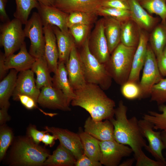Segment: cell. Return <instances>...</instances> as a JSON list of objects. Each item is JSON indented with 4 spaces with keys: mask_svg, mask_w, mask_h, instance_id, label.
I'll use <instances>...</instances> for the list:
<instances>
[{
    "mask_svg": "<svg viewBox=\"0 0 166 166\" xmlns=\"http://www.w3.org/2000/svg\"><path fill=\"white\" fill-rule=\"evenodd\" d=\"M103 90L98 85L87 83L74 90L75 96L71 105L84 109L94 120H110L114 115L115 103Z\"/></svg>",
    "mask_w": 166,
    "mask_h": 166,
    "instance_id": "obj_1",
    "label": "cell"
},
{
    "mask_svg": "<svg viewBox=\"0 0 166 166\" xmlns=\"http://www.w3.org/2000/svg\"><path fill=\"white\" fill-rule=\"evenodd\" d=\"M127 109L123 101L120 100L118 106L115 109V118L113 117L109 120L114 126L115 140L130 147L135 157L147 144L141 132L139 120L135 116L128 119Z\"/></svg>",
    "mask_w": 166,
    "mask_h": 166,
    "instance_id": "obj_2",
    "label": "cell"
},
{
    "mask_svg": "<svg viewBox=\"0 0 166 166\" xmlns=\"http://www.w3.org/2000/svg\"><path fill=\"white\" fill-rule=\"evenodd\" d=\"M49 155L48 150L27 136L19 138L14 143L11 152L10 165L41 166Z\"/></svg>",
    "mask_w": 166,
    "mask_h": 166,
    "instance_id": "obj_3",
    "label": "cell"
},
{
    "mask_svg": "<svg viewBox=\"0 0 166 166\" xmlns=\"http://www.w3.org/2000/svg\"><path fill=\"white\" fill-rule=\"evenodd\" d=\"M81 46L79 52L86 81L98 85L103 90L107 89L111 85L112 78L105 64L100 62L90 51L88 37Z\"/></svg>",
    "mask_w": 166,
    "mask_h": 166,
    "instance_id": "obj_4",
    "label": "cell"
},
{
    "mask_svg": "<svg viewBox=\"0 0 166 166\" xmlns=\"http://www.w3.org/2000/svg\"><path fill=\"white\" fill-rule=\"evenodd\" d=\"M136 48L127 46L120 42L105 64L112 79L121 85L128 79Z\"/></svg>",
    "mask_w": 166,
    "mask_h": 166,
    "instance_id": "obj_5",
    "label": "cell"
},
{
    "mask_svg": "<svg viewBox=\"0 0 166 166\" xmlns=\"http://www.w3.org/2000/svg\"><path fill=\"white\" fill-rule=\"evenodd\" d=\"M22 25L14 18L1 25L0 45L4 48L6 57L20 49L24 42L26 37Z\"/></svg>",
    "mask_w": 166,
    "mask_h": 166,
    "instance_id": "obj_6",
    "label": "cell"
},
{
    "mask_svg": "<svg viewBox=\"0 0 166 166\" xmlns=\"http://www.w3.org/2000/svg\"><path fill=\"white\" fill-rule=\"evenodd\" d=\"M25 25L23 30L25 37L28 38L30 42L29 53L36 59L44 56L43 26L38 13L33 12Z\"/></svg>",
    "mask_w": 166,
    "mask_h": 166,
    "instance_id": "obj_7",
    "label": "cell"
},
{
    "mask_svg": "<svg viewBox=\"0 0 166 166\" xmlns=\"http://www.w3.org/2000/svg\"><path fill=\"white\" fill-rule=\"evenodd\" d=\"M159 70L156 55L150 45H148L143 73L140 81L142 98L150 95L153 86L163 78Z\"/></svg>",
    "mask_w": 166,
    "mask_h": 166,
    "instance_id": "obj_8",
    "label": "cell"
},
{
    "mask_svg": "<svg viewBox=\"0 0 166 166\" xmlns=\"http://www.w3.org/2000/svg\"><path fill=\"white\" fill-rule=\"evenodd\" d=\"M99 143L101 151L100 162L105 166L119 165L123 157L128 156L133 152L130 147L115 140H99Z\"/></svg>",
    "mask_w": 166,
    "mask_h": 166,
    "instance_id": "obj_9",
    "label": "cell"
},
{
    "mask_svg": "<svg viewBox=\"0 0 166 166\" xmlns=\"http://www.w3.org/2000/svg\"><path fill=\"white\" fill-rule=\"evenodd\" d=\"M88 46L91 53L100 62L105 64L108 62L110 53L105 34L103 18L97 22L88 37Z\"/></svg>",
    "mask_w": 166,
    "mask_h": 166,
    "instance_id": "obj_10",
    "label": "cell"
},
{
    "mask_svg": "<svg viewBox=\"0 0 166 166\" xmlns=\"http://www.w3.org/2000/svg\"><path fill=\"white\" fill-rule=\"evenodd\" d=\"M139 124L142 134L148 142V144L144 148L156 160L166 165V159L162 154L164 147L161 132L154 131L153 124L144 119L139 120Z\"/></svg>",
    "mask_w": 166,
    "mask_h": 166,
    "instance_id": "obj_11",
    "label": "cell"
},
{
    "mask_svg": "<svg viewBox=\"0 0 166 166\" xmlns=\"http://www.w3.org/2000/svg\"><path fill=\"white\" fill-rule=\"evenodd\" d=\"M37 103L42 107L65 111H70L68 98L60 89L47 86L41 89Z\"/></svg>",
    "mask_w": 166,
    "mask_h": 166,
    "instance_id": "obj_12",
    "label": "cell"
},
{
    "mask_svg": "<svg viewBox=\"0 0 166 166\" xmlns=\"http://www.w3.org/2000/svg\"><path fill=\"white\" fill-rule=\"evenodd\" d=\"M65 66L70 84L74 90L84 86L86 83L82 62L76 44L72 49Z\"/></svg>",
    "mask_w": 166,
    "mask_h": 166,
    "instance_id": "obj_13",
    "label": "cell"
},
{
    "mask_svg": "<svg viewBox=\"0 0 166 166\" xmlns=\"http://www.w3.org/2000/svg\"><path fill=\"white\" fill-rule=\"evenodd\" d=\"M44 128L48 132L54 135L60 143L70 151L76 160L84 153L79 134L67 129L54 127L46 126Z\"/></svg>",
    "mask_w": 166,
    "mask_h": 166,
    "instance_id": "obj_14",
    "label": "cell"
},
{
    "mask_svg": "<svg viewBox=\"0 0 166 166\" xmlns=\"http://www.w3.org/2000/svg\"><path fill=\"white\" fill-rule=\"evenodd\" d=\"M43 26H55L64 32L69 31L67 25L68 14L53 6H48L39 2L37 8Z\"/></svg>",
    "mask_w": 166,
    "mask_h": 166,
    "instance_id": "obj_15",
    "label": "cell"
},
{
    "mask_svg": "<svg viewBox=\"0 0 166 166\" xmlns=\"http://www.w3.org/2000/svg\"><path fill=\"white\" fill-rule=\"evenodd\" d=\"M34 73L31 69L19 72L12 95L14 100H16L18 95H24L31 97L37 102L40 90L36 86Z\"/></svg>",
    "mask_w": 166,
    "mask_h": 166,
    "instance_id": "obj_16",
    "label": "cell"
},
{
    "mask_svg": "<svg viewBox=\"0 0 166 166\" xmlns=\"http://www.w3.org/2000/svg\"><path fill=\"white\" fill-rule=\"evenodd\" d=\"M103 0H56L53 6L67 14L79 12L96 14Z\"/></svg>",
    "mask_w": 166,
    "mask_h": 166,
    "instance_id": "obj_17",
    "label": "cell"
},
{
    "mask_svg": "<svg viewBox=\"0 0 166 166\" xmlns=\"http://www.w3.org/2000/svg\"><path fill=\"white\" fill-rule=\"evenodd\" d=\"M84 132L100 141L115 140L114 126L109 120L97 121L90 116L86 120Z\"/></svg>",
    "mask_w": 166,
    "mask_h": 166,
    "instance_id": "obj_18",
    "label": "cell"
},
{
    "mask_svg": "<svg viewBox=\"0 0 166 166\" xmlns=\"http://www.w3.org/2000/svg\"><path fill=\"white\" fill-rule=\"evenodd\" d=\"M148 38L147 32L141 29L139 42L134 54L131 70L128 81L139 82L140 73L146 55Z\"/></svg>",
    "mask_w": 166,
    "mask_h": 166,
    "instance_id": "obj_19",
    "label": "cell"
},
{
    "mask_svg": "<svg viewBox=\"0 0 166 166\" xmlns=\"http://www.w3.org/2000/svg\"><path fill=\"white\" fill-rule=\"evenodd\" d=\"M45 38L44 56L51 72L55 73L57 69L59 55L56 38L52 26H43Z\"/></svg>",
    "mask_w": 166,
    "mask_h": 166,
    "instance_id": "obj_20",
    "label": "cell"
},
{
    "mask_svg": "<svg viewBox=\"0 0 166 166\" xmlns=\"http://www.w3.org/2000/svg\"><path fill=\"white\" fill-rule=\"evenodd\" d=\"M130 18L141 29L146 31L154 28L156 18L151 15L140 4L138 0H128Z\"/></svg>",
    "mask_w": 166,
    "mask_h": 166,
    "instance_id": "obj_21",
    "label": "cell"
},
{
    "mask_svg": "<svg viewBox=\"0 0 166 166\" xmlns=\"http://www.w3.org/2000/svg\"><path fill=\"white\" fill-rule=\"evenodd\" d=\"M36 60V58L28 52L24 42L18 53L6 57L4 62L5 69L6 70L14 69L18 72L31 69Z\"/></svg>",
    "mask_w": 166,
    "mask_h": 166,
    "instance_id": "obj_22",
    "label": "cell"
},
{
    "mask_svg": "<svg viewBox=\"0 0 166 166\" xmlns=\"http://www.w3.org/2000/svg\"><path fill=\"white\" fill-rule=\"evenodd\" d=\"M55 34L58 52V61L65 64L68 61L73 45L74 40L69 30L64 32L55 26H52Z\"/></svg>",
    "mask_w": 166,
    "mask_h": 166,
    "instance_id": "obj_23",
    "label": "cell"
},
{
    "mask_svg": "<svg viewBox=\"0 0 166 166\" xmlns=\"http://www.w3.org/2000/svg\"><path fill=\"white\" fill-rule=\"evenodd\" d=\"M104 32L110 54L120 43L121 23L110 17H103Z\"/></svg>",
    "mask_w": 166,
    "mask_h": 166,
    "instance_id": "obj_24",
    "label": "cell"
},
{
    "mask_svg": "<svg viewBox=\"0 0 166 166\" xmlns=\"http://www.w3.org/2000/svg\"><path fill=\"white\" fill-rule=\"evenodd\" d=\"M53 77V86L61 90L70 103L75 96L74 90L69 82L65 64L58 62L57 69Z\"/></svg>",
    "mask_w": 166,
    "mask_h": 166,
    "instance_id": "obj_25",
    "label": "cell"
},
{
    "mask_svg": "<svg viewBox=\"0 0 166 166\" xmlns=\"http://www.w3.org/2000/svg\"><path fill=\"white\" fill-rule=\"evenodd\" d=\"M76 160L73 154L60 143L52 154L49 155L43 165L73 166H74Z\"/></svg>",
    "mask_w": 166,
    "mask_h": 166,
    "instance_id": "obj_26",
    "label": "cell"
},
{
    "mask_svg": "<svg viewBox=\"0 0 166 166\" xmlns=\"http://www.w3.org/2000/svg\"><path fill=\"white\" fill-rule=\"evenodd\" d=\"M37 77L35 83L37 88L41 89L44 86H53V78L44 56L36 58L31 69Z\"/></svg>",
    "mask_w": 166,
    "mask_h": 166,
    "instance_id": "obj_27",
    "label": "cell"
},
{
    "mask_svg": "<svg viewBox=\"0 0 166 166\" xmlns=\"http://www.w3.org/2000/svg\"><path fill=\"white\" fill-rule=\"evenodd\" d=\"M18 72L11 69L9 74L0 82V107L8 109L10 104L9 101L12 96L16 84Z\"/></svg>",
    "mask_w": 166,
    "mask_h": 166,
    "instance_id": "obj_28",
    "label": "cell"
},
{
    "mask_svg": "<svg viewBox=\"0 0 166 166\" xmlns=\"http://www.w3.org/2000/svg\"><path fill=\"white\" fill-rule=\"evenodd\" d=\"M140 30L131 18L122 22L120 42L127 46L137 47Z\"/></svg>",
    "mask_w": 166,
    "mask_h": 166,
    "instance_id": "obj_29",
    "label": "cell"
},
{
    "mask_svg": "<svg viewBox=\"0 0 166 166\" xmlns=\"http://www.w3.org/2000/svg\"><path fill=\"white\" fill-rule=\"evenodd\" d=\"M150 45L157 57L163 53L166 45V20L155 26L149 37Z\"/></svg>",
    "mask_w": 166,
    "mask_h": 166,
    "instance_id": "obj_30",
    "label": "cell"
},
{
    "mask_svg": "<svg viewBox=\"0 0 166 166\" xmlns=\"http://www.w3.org/2000/svg\"><path fill=\"white\" fill-rule=\"evenodd\" d=\"M79 134L84 154L93 160L100 161L101 151L99 140L84 131Z\"/></svg>",
    "mask_w": 166,
    "mask_h": 166,
    "instance_id": "obj_31",
    "label": "cell"
},
{
    "mask_svg": "<svg viewBox=\"0 0 166 166\" xmlns=\"http://www.w3.org/2000/svg\"><path fill=\"white\" fill-rule=\"evenodd\" d=\"M16 9L14 14L15 18L25 25L32 10L37 8L39 2L37 0H15Z\"/></svg>",
    "mask_w": 166,
    "mask_h": 166,
    "instance_id": "obj_32",
    "label": "cell"
},
{
    "mask_svg": "<svg viewBox=\"0 0 166 166\" xmlns=\"http://www.w3.org/2000/svg\"><path fill=\"white\" fill-rule=\"evenodd\" d=\"M158 108L161 113L149 111L148 114L143 115V119L151 123L154 130L166 131V105H159Z\"/></svg>",
    "mask_w": 166,
    "mask_h": 166,
    "instance_id": "obj_33",
    "label": "cell"
},
{
    "mask_svg": "<svg viewBox=\"0 0 166 166\" xmlns=\"http://www.w3.org/2000/svg\"><path fill=\"white\" fill-rule=\"evenodd\" d=\"M141 6L150 14L160 17L162 21L166 20V0H138Z\"/></svg>",
    "mask_w": 166,
    "mask_h": 166,
    "instance_id": "obj_34",
    "label": "cell"
},
{
    "mask_svg": "<svg viewBox=\"0 0 166 166\" xmlns=\"http://www.w3.org/2000/svg\"><path fill=\"white\" fill-rule=\"evenodd\" d=\"M96 14L83 12H74L68 14L67 25L69 28L76 25H91L95 21Z\"/></svg>",
    "mask_w": 166,
    "mask_h": 166,
    "instance_id": "obj_35",
    "label": "cell"
},
{
    "mask_svg": "<svg viewBox=\"0 0 166 166\" xmlns=\"http://www.w3.org/2000/svg\"><path fill=\"white\" fill-rule=\"evenodd\" d=\"M96 14L103 17H112L121 23L130 18L129 10L116 8L101 7L98 10Z\"/></svg>",
    "mask_w": 166,
    "mask_h": 166,
    "instance_id": "obj_36",
    "label": "cell"
},
{
    "mask_svg": "<svg viewBox=\"0 0 166 166\" xmlns=\"http://www.w3.org/2000/svg\"><path fill=\"white\" fill-rule=\"evenodd\" d=\"M121 92L122 95L128 100L142 98V90L139 82L127 81L121 85Z\"/></svg>",
    "mask_w": 166,
    "mask_h": 166,
    "instance_id": "obj_37",
    "label": "cell"
},
{
    "mask_svg": "<svg viewBox=\"0 0 166 166\" xmlns=\"http://www.w3.org/2000/svg\"><path fill=\"white\" fill-rule=\"evenodd\" d=\"M13 138V134L11 129L4 124L1 125L0 128V160H2L5 156Z\"/></svg>",
    "mask_w": 166,
    "mask_h": 166,
    "instance_id": "obj_38",
    "label": "cell"
},
{
    "mask_svg": "<svg viewBox=\"0 0 166 166\" xmlns=\"http://www.w3.org/2000/svg\"><path fill=\"white\" fill-rule=\"evenodd\" d=\"M150 96L151 101L159 105L166 102V78H162L153 86Z\"/></svg>",
    "mask_w": 166,
    "mask_h": 166,
    "instance_id": "obj_39",
    "label": "cell"
},
{
    "mask_svg": "<svg viewBox=\"0 0 166 166\" xmlns=\"http://www.w3.org/2000/svg\"><path fill=\"white\" fill-rule=\"evenodd\" d=\"M91 25H76L69 28L76 45L81 46L88 37Z\"/></svg>",
    "mask_w": 166,
    "mask_h": 166,
    "instance_id": "obj_40",
    "label": "cell"
},
{
    "mask_svg": "<svg viewBox=\"0 0 166 166\" xmlns=\"http://www.w3.org/2000/svg\"><path fill=\"white\" fill-rule=\"evenodd\" d=\"M134 158L136 160V166H166L164 164L161 162L149 158L142 150L137 156Z\"/></svg>",
    "mask_w": 166,
    "mask_h": 166,
    "instance_id": "obj_41",
    "label": "cell"
},
{
    "mask_svg": "<svg viewBox=\"0 0 166 166\" xmlns=\"http://www.w3.org/2000/svg\"><path fill=\"white\" fill-rule=\"evenodd\" d=\"M102 7L129 9L128 0H104Z\"/></svg>",
    "mask_w": 166,
    "mask_h": 166,
    "instance_id": "obj_42",
    "label": "cell"
},
{
    "mask_svg": "<svg viewBox=\"0 0 166 166\" xmlns=\"http://www.w3.org/2000/svg\"><path fill=\"white\" fill-rule=\"evenodd\" d=\"M48 132L45 130L44 131L38 130L34 125L30 126L27 130L28 136L36 144H39L44 134Z\"/></svg>",
    "mask_w": 166,
    "mask_h": 166,
    "instance_id": "obj_43",
    "label": "cell"
},
{
    "mask_svg": "<svg viewBox=\"0 0 166 166\" xmlns=\"http://www.w3.org/2000/svg\"><path fill=\"white\" fill-rule=\"evenodd\" d=\"M99 161L92 160L84 153L77 159L75 162V166H101Z\"/></svg>",
    "mask_w": 166,
    "mask_h": 166,
    "instance_id": "obj_44",
    "label": "cell"
},
{
    "mask_svg": "<svg viewBox=\"0 0 166 166\" xmlns=\"http://www.w3.org/2000/svg\"><path fill=\"white\" fill-rule=\"evenodd\" d=\"M15 100L19 101L21 104L28 109H32L37 107V102L33 98L26 95H18Z\"/></svg>",
    "mask_w": 166,
    "mask_h": 166,
    "instance_id": "obj_45",
    "label": "cell"
},
{
    "mask_svg": "<svg viewBox=\"0 0 166 166\" xmlns=\"http://www.w3.org/2000/svg\"><path fill=\"white\" fill-rule=\"evenodd\" d=\"M156 57L160 74L162 76L166 77V57L162 53Z\"/></svg>",
    "mask_w": 166,
    "mask_h": 166,
    "instance_id": "obj_46",
    "label": "cell"
},
{
    "mask_svg": "<svg viewBox=\"0 0 166 166\" xmlns=\"http://www.w3.org/2000/svg\"><path fill=\"white\" fill-rule=\"evenodd\" d=\"M7 2V0H0V19L3 23L10 20L5 10Z\"/></svg>",
    "mask_w": 166,
    "mask_h": 166,
    "instance_id": "obj_47",
    "label": "cell"
},
{
    "mask_svg": "<svg viewBox=\"0 0 166 166\" xmlns=\"http://www.w3.org/2000/svg\"><path fill=\"white\" fill-rule=\"evenodd\" d=\"M57 140L56 137L54 135L49 134L48 132L45 133L43 137L42 142L46 145L50 147L53 146L55 143V141Z\"/></svg>",
    "mask_w": 166,
    "mask_h": 166,
    "instance_id": "obj_48",
    "label": "cell"
},
{
    "mask_svg": "<svg viewBox=\"0 0 166 166\" xmlns=\"http://www.w3.org/2000/svg\"><path fill=\"white\" fill-rule=\"evenodd\" d=\"M8 109L6 108H1L0 110V126L4 124L6 122L9 121L10 119V117L8 113Z\"/></svg>",
    "mask_w": 166,
    "mask_h": 166,
    "instance_id": "obj_49",
    "label": "cell"
},
{
    "mask_svg": "<svg viewBox=\"0 0 166 166\" xmlns=\"http://www.w3.org/2000/svg\"><path fill=\"white\" fill-rule=\"evenodd\" d=\"M6 56L4 53L0 51V79L1 81L4 77L7 70L5 68L4 62Z\"/></svg>",
    "mask_w": 166,
    "mask_h": 166,
    "instance_id": "obj_50",
    "label": "cell"
},
{
    "mask_svg": "<svg viewBox=\"0 0 166 166\" xmlns=\"http://www.w3.org/2000/svg\"><path fill=\"white\" fill-rule=\"evenodd\" d=\"M134 158L128 159L124 161L119 165L120 166H131L133 164L135 160Z\"/></svg>",
    "mask_w": 166,
    "mask_h": 166,
    "instance_id": "obj_51",
    "label": "cell"
},
{
    "mask_svg": "<svg viewBox=\"0 0 166 166\" xmlns=\"http://www.w3.org/2000/svg\"><path fill=\"white\" fill-rule=\"evenodd\" d=\"M39 3L48 6H53L56 0H37Z\"/></svg>",
    "mask_w": 166,
    "mask_h": 166,
    "instance_id": "obj_52",
    "label": "cell"
},
{
    "mask_svg": "<svg viewBox=\"0 0 166 166\" xmlns=\"http://www.w3.org/2000/svg\"><path fill=\"white\" fill-rule=\"evenodd\" d=\"M161 136L162 140L164 145V149L166 150L165 156L166 157V131H162L161 132Z\"/></svg>",
    "mask_w": 166,
    "mask_h": 166,
    "instance_id": "obj_53",
    "label": "cell"
},
{
    "mask_svg": "<svg viewBox=\"0 0 166 166\" xmlns=\"http://www.w3.org/2000/svg\"><path fill=\"white\" fill-rule=\"evenodd\" d=\"M163 54L165 57H166V45L163 50Z\"/></svg>",
    "mask_w": 166,
    "mask_h": 166,
    "instance_id": "obj_54",
    "label": "cell"
}]
</instances>
